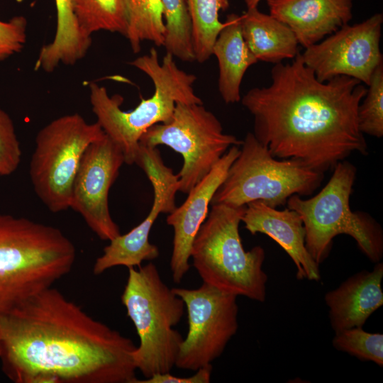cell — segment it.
I'll return each instance as SVG.
<instances>
[{"label":"cell","instance_id":"ba28073f","mask_svg":"<svg viewBox=\"0 0 383 383\" xmlns=\"http://www.w3.org/2000/svg\"><path fill=\"white\" fill-rule=\"evenodd\" d=\"M240 146L238 157L211 199V205L245 206L261 201L277 209L287 204L293 195H311L324 178V173L297 160L274 157L252 132L246 134Z\"/></svg>","mask_w":383,"mask_h":383},{"label":"cell","instance_id":"277c9868","mask_svg":"<svg viewBox=\"0 0 383 383\" xmlns=\"http://www.w3.org/2000/svg\"><path fill=\"white\" fill-rule=\"evenodd\" d=\"M174 58L166 52L160 62L157 51L152 48L148 55L129 62L147 74L154 85L152 96L141 99L129 111L121 109L122 96H110L106 87L89 83V99L96 122L120 147L126 164H135L142 135L155 124L168 123L177 103L203 104L193 87L196 77L179 68Z\"/></svg>","mask_w":383,"mask_h":383},{"label":"cell","instance_id":"7402d4cb","mask_svg":"<svg viewBox=\"0 0 383 383\" xmlns=\"http://www.w3.org/2000/svg\"><path fill=\"white\" fill-rule=\"evenodd\" d=\"M192 29L195 60L200 63L212 55L214 43L226 22L219 20V12L229 7V0H186Z\"/></svg>","mask_w":383,"mask_h":383},{"label":"cell","instance_id":"e0dca14e","mask_svg":"<svg viewBox=\"0 0 383 383\" xmlns=\"http://www.w3.org/2000/svg\"><path fill=\"white\" fill-rule=\"evenodd\" d=\"M152 186L154 198L149 213L131 231L110 240V243L104 248L102 255L97 257L94 264V274H101L117 266H124L128 269L138 267L143 261H150L158 257L159 249L150 243L149 235L160 213H170L177 207L176 190L162 182H155Z\"/></svg>","mask_w":383,"mask_h":383},{"label":"cell","instance_id":"3957f363","mask_svg":"<svg viewBox=\"0 0 383 383\" xmlns=\"http://www.w3.org/2000/svg\"><path fill=\"white\" fill-rule=\"evenodd\" d=\"M76 248L59 228L0 214V315L67 274Z\"/></svg>","mask_w":383,"mask_h":383},{"label":"cell","instance_id":"4fadbf2b","mask_svg":"<svg viewBox=\"0 0 383 383\" xmlns=\"http://www.w3.org/2000/svg\"><path fill=\"white\" fill-rule=\"evenodd\" d=\"M124 163L120 147L104 134L86 148L74 179L70 208L103 240L121 234L111 216L108 198Z\"/></svg>","mask_w":383,"mask_h":383},{"label":"cell","instance_id":"2e32d148","mask_svg":"<svg viewBox=\"0 0 383 383\" xmlns=\"http://www.w3.org/2000/svg\"><path fill=\"white\" fill-rule=\"evenodd\" d=\"M271 16L286 24L305 49L353 18V0H266Z\"/></svg>","mask_w":383,"mask_h":383},{"label":"cell","instance_id":"7c38bea8","mask_svg":"<svg viewBox=\"0 0 383 383\" xmlns=\"http://www.w3.org/2000/svg\"><path fill=\"white\" fill-rule=\"evenodd\" d=\"M383 14L346 24L301 54L304 63L320 82L347 76L368 86L376 68L383 62L380 40Z\"/></svg>","mask_w":383,"mask_h":383},{"label":"cell","instance_id":"6da1fadb","mask_svg":"<svg viewBox=\"0 0 383 383\" xmlns=\"http://www.w3.org/2000/svg\"><path fill=\"white\" fill-rule=\"evenodd\" d=\"M2 370L16 383H135L133 340L52 286L0 315Z\"/></svg>","mask_w":383,"mask_h":383},{"label":"cell","instance_id":"ac0fdd59","mask_svg":"<svg viewBox=\"0 0 383 383\" xmlns=\"http://www.w3.org/2000/svg\"><path fill=\"white\" fill-rule=\"evenodd\" d=\"M382 278L383 263L378 262L372 271L356 273L326 294L324 299L335 333L362 328L369 317L383 305Z\"/></svg>","mask_w":383,"mask_h":383},{"label":"cell","instance_id":"ffe728a7","mask_svg":"<svg viewBox=\"0 0 383 383\" xmlns=\"http://www.w3.org/2000/svg\"><path fill=\"white\" fill-rule=\"evenodd\" d=\"M242 35L257 61L282 62L299 53V43L292 30L270 14L257 7L240 15Z\"/></svg>","mask_w":383,"mask_h":383},{"label":"cell","instance_id":"5bb4252c","mask_svg":"<svg viewBox=\"0 0 383 383\" xmlns=\"http://www.w3.org/2000/svg\"><path fill=\"white\" fill-rule=\"evenodd\" d=\"M239 152V146H231L212 170L189 191L184 203L167 216V223L174 231L170 265L175 283L181 282L190 268V252L195 236L209 214V206L215 192Z\"/></svg>","mask_w":383,"mask_h":383},{"label":"cell","instance_id":"30bf717a","mask_svg":"<svg viewBox=\"0 0 383 383\" xmlns=\"http://www.w3.org/2000/svg\"><path fill=\"white\" fill-rule=\"evenodd\" d=\"M243 140L223 133L217 117L203 104L177 103L172 119L148 128L139 144L151 148L167 145L183 157L177 174L179 191L188 194L233 145Z\"/></svg>","mask_w":383,"mask_h":383},{"label":"cell","instance_id":"4316f807","mask_svg":"<svg viewBox=\"0 0 383 383\" xmlns=\"http://www.w3.org/2000/svg\"><path fill=\"white\" fill-rule=\"evenodd\" d=\"M367 87L358 108V126L364 135L380 138L383 136V62L374 70Z\"/></svg>","mask_w":383,"mask_h":383},{"label":"cell","instance_id":"1f68e13d","mask_svg":"<svg viewBox=\"0 0 383 383\" xmlns=\"http://www.w3.org/2000/svg\"><path fill=\"white\" fill-rule=\"evenodd\" d=\"M0 355H1V345H0Z\"/></svg>","mask_w":383,"mask_h":383},{"label":"cell","instance_id":"8992f818","mask_svg":"<svg viewBox=\"0 0 383 383\" xmlns=\"http://www.w3.org/2000/svg\"><path fill=\"white\" fill-rule=\"evenodd\" d=\"M121 302L139 337L133 353L136 370L145 379L170 372L183 340L174 329L184 313L183 300L164 282L155 265L149 262L128 268Z\"/></svg>","mask_w":383,"mask_h":383},{"label":"cell","instance_id":"52a82bcc","mask_svg":"<svg viewBox=\"0 0 383 383\" xmlns=\"http://www.w3.org/2000/svg\"><path fill=\"white\" fill-rule=\"evenodd\" d=\"M356 167L343 160L337 163L329 181L315 196H290L287 208L301 217L305 229V246L319 265L328 256L333 239L340 234L351 236L359 249L373 262L383 255L380 225L368 213L353 211L350 198L356 178Z\"/></svg>","mask_w":383,"mask_h":383},{"label":"cell","instance_id":"4dcf8cb0","mask_svg":"<svg viewBox=\"0 0 383 383\" xmlns=\"http://www.w3.org/2000/svg\"><path fill=\"white\" fill-rule=\"evenodd\" d=\"M247 9L257 7L258 4L261 0H244Z\"/></svg>","mask_w":383,"mask_h":383},{"label":"cell","instance_id":"603a6c76","mask_svg":"<svg viewBox=\"0 0 383 383\" xmlns=\"http://www.w3.org/2000/svg\"><path fill=\"white\" fill-rule=\"evenodd\" d=\"M129 21L126 38L133 52L148 40L163 46L165 27L161 0H128Z\"/></svg>","mask_w":383,"mask_h":383},{"label":"cell","instance_id":"9c48e42d","mask_svg":"<svg viewBox=\"0 0 383 383\" xmlns=\"http://www.w3.org/2000/svg\"><path fill=\"white\" fill-rule=\"evenodd\" d=\"M105 133L79 113L57 117L37 133L29 164L35 193L53 213L70 207L72 189L82 157L88 145Z\"/></svg>","mask_w":383,"mask_h":383},{"label":"cell","instance_id":"d4e9b609","mask_svg":"<svg viewBox=\"0 0 383 383\" xmlns=\"http://www.w3.org/2000/svg\"><path fill=\"white\" fill-rule=\"evenodd\" d=\"M57 9V28L48 48L60 57L81 54L90 45L91 37L79 26L70 0H55Z\"/></svg>","mask_w":383,"mask_h":383},{"label":"cell","instance_id":"d6a6232c","mask_svg":"<svg viewBox=\"0 0 383 383\" xmlns=\"http://www.w3.org/2000/svg\"><path fill=\"white\" fill-rule=\"evenodd\" d=\"M0 177H1V175H0Z\"/></svg>","mask_w":383,"mask_h":383},{"label":"cell","instance_id":"cb8c5ba5","mask_svg":"<svg viewBox=\"0 0 383 383\" xmlns=\"http://www.w3.org/2000/svg\"><path fill=\"white\" fill-rule=\"evenodd\" d=\"M165 27L163 46L182 61L195 60L192 21L186 0H161Z\"/></svg>","mask_w":383,"mask_h":383},{"label":"cell","instance_id":"484cf974","mask_svg":"<svg viewBox=\"0 0 383 383\" xmlns=\"http://www.w3.org/2000/svg\"><path fill=\"white\" fill-rule=\"evenodd\" d=\"M333 346L362 361L383 366V334L368 333L362 328H350L335 333Z\"/></svg>","mask_w":383,"mask_h":383},{"label":"cell","instance_id":"f1b7e54d","mask_svg":"<svg viewBox=\"0 0 383 383\" xmlns=\"http://www.w3.org/2000/svg\"><path fill=\"white\" fill-rule=\"evenodd\" d=\"M28 22L23 16L0 21V62L20 52L27 40Z\"/></svg>","mask_w":383,"mask_h":383},{"label":"cell","instance_id":"44dd1931","mask_svg":"<svg viewBox=\"0 0 383 383\" xmlns=\"http://www.w3.org/2000/svg\"><path fill=\"white\" fill-rule=\"evenodd\" d=\"M81 28L87 34L106 30L126 37L129 21L128 0H70Z\"/></svg>","mask_w":383,"mask_h":383},{"label":"cell","instance_id":"83f0119b","mask_svg":"<svg viewBox=\"0 0 383 383\" xmlns=\"http://www.w3.org/2000/svg\"><path fill=\"white\" fill-rule=\"evenodd\" d=\"M22 151L14 123L0 107V175L13 174L21 162Z\"/></svg>","mask_w":383,"mask_h":383},{"label":"cell","instance_id":"8fae6325","mask_svg":"<svg viewBox=\"0 0 383 383\" xmlns=\"http://www.w3.org/2000/svg\"><path fill=\"white\" fill-rule=\"evenodd\" d=\"M184 301L188 333L175 366L196 371L212 365L238 329L237 296L203 282L196 289L172 288Z\"/></svg>","mask_w":383,"mask_h":383},{"label":"cell","instance_id":"d6986e66","mask_svg":"<svg viewBox=\"0 0 383 383\" xmlns=\"http://www.w3.org/2000/svg\"><path fill=\"white\" fill-rule=\"evenodd\" d=\"M214 43L212 55L218 65V89L226 104L241 99L240 85L247 70L257 62L242 35L241 17L228 14Z\"/></svg>","mask_w":383,"mask_h":383},{"label":"cell","instance_id":"5b68a950","mask_svg":"<svg viewBox=\"0 0 383 383\" xmlns=\"http://www.w3.org/2000/svg\"><path fill=\"white\" fill-rule=\"evenodd\" d=\"M245 206L225 204L211 209L196 233L190 259L203 282L254 301L266 299L265 252L257 245L245 251L239 233Z\"/></svg>","mask_w":383,"mask_h":383},{"label":"cell","instance_id":"7a4b0ae2","mask_svg":"<svg viewBox=\"0 0 383 383\" xmlns=\"http://www.w3.org/2000/svg\"><path fill=\"white\" fill-rule=\"evenodd\" d=\"M367 88L337 76L320 82L299 52L291 63L274 64L271 83L250 89L242 105L253 117V135L280 160H295L321 173L351 154H368L357 121Z\"/></svg>","mask_w":383,"mask_h":383},{"label":"cell","instance_id":"f546056e","mask_svg":"<svg viewBox=\"0 0 383 383\" xmlns=\"http://www.w3.org/2000/svg\"><path fill=\"white\" fill-rule=\"evenodd\" d=\"M212 365H209L199 368L194 374L187 377H179L165 372L154 374L143 380L137 379L135 383H209Z\"/></svg>","mask_w":383,"mask_h":383},{"label":"cell","instance_id":"9a60e30c","mask_svg":"<svg viewBox=\"0 0 383 383\" xmlns=\"http://www.w3.org/2000/svg\"><path fill=\"white\" fill-rule=\"evenodd\" d=\"M241 222L251 234L263 233L274 240L296 267V278L318 282V265L305 246V229L299 215L288 208L277 210L261 201L248 203Z\"/></svg>","mask_w":383,"mask_h":383}]
</instances>
